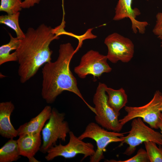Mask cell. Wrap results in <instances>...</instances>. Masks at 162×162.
Listing matches in <instances>:
<instances>
[{"instance_id":"cell-1","label":"cell","mask_w":162,"mask_h":162,"mask_svg":"<svg viewBox=\"0 0 162 162\" xmlns=\"http://www.w3.org/2000/svg\"><path fill=\"white\" fill-rule=\"evenodd\" d=\"M59 38L53 28L44 23L34 29L29 27L15 50L19 64L18 74L24 83L33 77L43 65L51 61L52 51L49 45Z\"/></svg>"},{"instance_id":"cell-2","label":"cell","mask_w":162,"mask_h":162,"mask_svg":"<svg viewBox=\"0 0 162 162\" xmlns=\"http://www.w3.org/2000/svg\"><path fill=\"white\" fill-rule=\"evenodd\" d=\"M76 52L70 43L61 44L57 60L44 64L42 70L41 96L46 103L51 104L63 91H69L78 96L95 113L94 108L84 98L77 87L76 80L70 70V62Z\"/></svg>"},{"instance_id":"cell-3","label":"cell","mask_w":162,"mask_h":162,"mask_svg":"<svg viewBox=\"0 0 162 162\" xmlns=\"http://www.w3.org/2000/svg\"><path fill=\"white\" fill-rule=\"evenodd\" d=\"M107 86L99 82L93 99L96 111L95 119L96 123L110 131L120 132L123 126L119 122L118 115L107 102L108 96L105 91Z\"/></svg>"},{"instance_id":"cell-4","label":"cell","mask_w":162,"mask_h":162,"mask_svg":"<svg viewBox=\"0 0 162 162\" xmlns=\"http://www.w3.org/2000/svg\"><path fill=\"white\" fill-rule=\"evenodd\" d=\"M128 133L109 131L96 123L91 122L78 137L82 140L89 138L95 141L97 148L94 154L90 157V162H99L104 158V153L107 146L111 143L122 142V137Z\"/></svg>"},{"instance_id":"cell-5","label":"cell","mask_w":162,"mask_h":162,"mask_svg":"<svg viewBox=\"0 0 162 162\" xmlns=\"http://www.w3.org/2000/svg\"><path fill=\"white\" fill-rule=\"evenodd\" d=\"M65 114L52 108L48 122L42 130L43 143L40 151L46 153L56 144L58 140L65 141L67 135L70 131L68 122L65 120Z\"/></svg>"},{"instance_id":"cell-6","label":"cell","mask_w":162,"mask_h":162,"mask_svg":"<svg viewBox=\"0 0 162 162\" xmlns=\"http://www.w3.org/2000/svg\"><path fill=\"white\" fill-rule=\"evenodd\" d=\"M162 93L159 90L155 92L152 100L148 103L140 106H125L127 114L119 120L123 126L134 118H140L150 127L158 129V123L161 113Z\"/></svg>"},{"instance_id":"cell-7","label":"cell","mask_w":162,"mask_h":162,"mask_svg":"<svg viewBox=\"0 0 162 162\" xmlns=\"http://www.w3.org/2000/svg\"><path fill=\"white\" fill-rule=\"evenodd\" d=\"M130 130L126 136L122 137L123 141L121 145L125 143L128 145L123 154L130 156L135 152L136 147L145 142H154L162 146V135L146 125L140 118L132 120Z\"/></svg>"},{"instance_id":"cell-8","label":"cell","mask_w":162,"mask_h":162,"mask_svg":"<svg viewBox=\"0 0 162 162\" xmlns=\"http://www.w3.org/2000/svg\"><path fill=\"white\" fill-rule=\"evenodd\" d=\"M69 140L65 145L60 143L55 145L47 152L45 157L46 160H52L57 157H62L66 159L75 157L78 154L83 155L82 160L91 157L95 153L93 145L91 142H85L76 136L72 131L69 133Z\"/></svg>"},{"instance_id":"cell-9","label":"cell","mask_w":162,"mask_h":162,"mask_svg":"<svg viewBox=\"0 0 162 162\" xmlns=\"http://www.w3.org/2000/svg\"><path fill=\"white\" fill-rule=\"evenodd\" d=\"M104 43L108 49L107 59L112 63L119 61L128 63L134 56V46L132 41L117 32L108 35Z\"/></svg>"},{"instance_id":"cell-10","label":"cell","mask_w":162,"mask_h":162,"mask_svg":"<svg viewBox=\"0 0 162 162\" xmlns=\"http://www.w3.org/2000/svg\"><path fill=\"white\" fill-rule=\"evenodd\" d=\"M107 60L106 55L90 50L81 57L79 64L74 68V72L81 79L85 78L88 75L99 77L103 73H110L112 70Z\"/></svg>"},{"instance_id":"cell-11","label":"cell","mask_w":162,"mask_h":162,"mask_svg":"<svg viewBox=\"0 0 162 162\" xmlns=\"http://www.w3.org/2000/svg\"><path fill=\"white\" fill-rule=\"evenodd\" d=\"M133 0H118L115 8V14L113 18L115 21H118L129 18L131 23V28L134 33L138 31L141 34L145 33L148 23L146 21H141L136 18L141 13L138 9L133 8Z\"/></svg>"},{"instance_id":"cell-12","label":"cell","mask_w":162,"mask_h":162,"mask_svg":"<svg viewBox=\"0 0 162 162\" xmlns=\"http://www.w3.org/2000/svg\"><path fill=\"white\" fill-rule=\"evenodd\" d=\"M19 136L17 140L20 155L28 158L29 162H39L34 156L41 146L40 134H25Z\"/></svg>"},{"instance_id":"cell-13","label":"cell","mask_w":162,"mask_h":162,"mask_svg":"<svg viewBox=\"0 0 162 162\" xmlns=\"http://www.w3.org/2000/svg\"><path fill=\"white\" fill-rule=\"evenodd\" d=\"M14 109L11 101L0 103V134L3 137L14 139L18 136V131L13 126L10 119Z\"/></svg>"},{"instance_id":"cell-14","label":"cell","mask_w":162,"mask_h":162,"mask_svg":"<svg viewBox=\"0 0 162 162\" xmlns=\"http://www.w3.org/2000/svg\"><path fill=\"white\" fill-rule=\"evenodd\" d=\"M52 109L51 106H46L36 116L20 125L17 129L18 136L25 134H40L45 122L50 118Z\"/></svg>"},{"instance_id":"cell-15","label":"cell","mask_w":162,"mask_h":162,"mask_svg":"<svg viewBox=\"0 0 162 162\" xmlns=\"http://www.w3.org/2000/svg\"><path fill=\"white\" fill-rule=\"evenodd\" d=\"M105 91L107 94L108 104L119 116L120 110L128 102V96L125 90L122 88L116 90L106 86Z\"/></svg>"},{"instance_id":"cell-16","label":"cell","mask_w":162,"mask_h":162,"mask_svg":"<svg viewBox=\"0 0 162 162\" xmlns=\"http://www.w3.org/2000/svg\"><path fill=\"white\" fill-rule=\"evenodd\" d=\"M10 37L9 42L0 47V65L9 62L17 61L16 52L15 51L11 53L13 50H16L18 47L21 39L17 37H13L9 33Z\"/></svg>"},{"instance_id":"cell-17","label":"cell","mask_w":162,"mask_h":162,"mask_svg":"<svg viewBox=\"0 0 162 162\" xmlns=\"http://www.w3.org/2000/svg\"><path fill=\"white\" fill-rule=\"evenodd\" d=\"M17 140L11 139L0 148V162H12L21 158Z\"/></svg>"},{"instance_id":"cell-18","label":"cell","mask_w":162,"mask_h":162,"mask_svg":"<svg viewBox=\"0 0 162 162\" xmlns=\"http://www.w3.org/2000/svg\"><path fill=\"white\" fill-rule=\"evenodd\" d=\"M20 12L12 14L2 15L0 16V23L3 24L13 29L15 32L17 37L21 39L24 38V34L19 24Z\"/></svg>"},{"instance_id":"cell-19","label":"cell","mask_w":162,"mask_h":162,"mask_svg":"<svg viewBox=\"0 0 162 162\" xmlns=\"http://www.w3.org/2000/svg\"><path fill=\"white\" fill-rule=\"evenodd\" d=\"M144 143L150 162H162V146L158 147L151 141Z\"/></svg>"},{"instance_id":"cell-20","label":"cell","mask_w":162,"mask_h":162,"mask_svg":"<svg viewBox=\"0 0 162 162\" xmlns=\"http://www.w3.org/2000/svg\"><path fill=\"white\" fill-rule=\"evenodd\" d=\"M21 0H1L0 11H4L8 14L17 13L22 9Z\"/></svg>"},{"instance_id":"cell-21","label":"cell","mask_w":162,"mask_h":162,"mask_svg":"<svg viewBox=\"0 0 162 162\" xmlns=\"http://www.w3.org/2000/svg\"><path fill=\"white\" fill-rule=\"evenodd\" d=\"M109 162H150V160L146 150L140 148L137 153L133 157L124 160H111Z\"/></svg>"},{"instance_id":"cell-22","label":"cell","mask_w":162,"mask_h":162,"mask_svg":"<svg viewBox=\"0 0 162 162\" xmlns=\"http://www.w3.org/2000/svg\"><path fill=\"white\" fill-rule=\"evenodd\" d=\"M156 18V23L152 32L154 34L158 37L162 36V13H158Z\"/></svg>"},{"instance_id":"cell-23","label":"cell","mask_w":162,"mask_h":162,"mask_svg":"<svg viewBox=\"0 0 162 162\" xmlns=\"http://www.w3.org/2000/svg\"><path fill=\"white\" fill-rule=\"evenodd\" d=\"M41 0H24L22 2L21 7L22 8H29L33 7L35 4H39Z\"/></svg>"},{"instance_id":"cell-24","label":"cell","mask_w":162,"mask_h":162,"mask_svg":"<svg viewBox=\"0 0 162 162\" xmlns=\"http://www.w3.org/2000/svg\"><path fill=\"white\" fill-rule=\"evenodd\" d=\"M158 128L160 129V133L162 135V113L161 114L158 123Z\"/></svg>"},{"instance_id":"cell-25","label":"cell","mask_w":162,"mask_h":162,"mask_svg":"<svg viewBox=\"0 0 162 162\" xmlns=\"http://www.w3.org/2000/svg\"><path fill=\"white\" fill-rule=\"evenodd\" d=\"M161 41V46L162 47V36L158 37Z\"/></svg>"},{"instance_id":"cell-26","label":"cell","mask_w":162,"mask_h":162,"mask_svg":"<svg viewBox=\"0 0 162 162\" xmlns=\"http://www.w3.org/2000/svg\"><path fill=\"white\" fill-rule=\"evenodd\" d=\"M161 112L162 113V110H161Z\"/></svg>"}]
</instances>
